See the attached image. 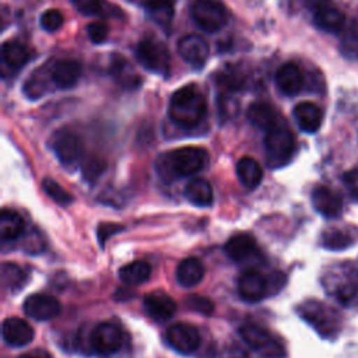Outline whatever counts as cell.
Instances as JSON below:
<instances>
[{
  "instance_id": "cell-4",
  "label": "cell",
  "mask_w": 358,
  "mask_h": 358,
  "mask_svg": "<svg viewBox=\"0 0 358 358\" xmlns=\"http://www.w3.org/2000/svg\"><path fill=\"white\" fill-rule=\"evenodd\" d=\"M298 315L323 338H334L341 330L340 315L317 299H306L298 306Z\"/></svg>"
},
{
  "instance_id": "cell-19",
  "label": "cell",
  "mask_w": 358,
  "mask_h": 358,
  "mask_svg": "<svg viewBox=\"0 0 358 358\" xmlns=\"http://www.w3.org/2000/svg\"><path fill=\"white\" fill-rule=\"evenodd\" d=\"M275 84L284 95H296L303 87L302 71L292 62L284 63L275 73Z\"/></svg>"
},
{
  "instance_id": "cell-39",
  "label": "cell",
  "mask_w": 358,
  "mask_h": 358,
  "mask_svg": "<svg viewBox=\"0 0 358 358\" xmlns=\"http://www.w3.org/2000/svg\"><path fill=\"white\" fill-rule=\"evenodd\" d=\"M185 303L190 310H194L200 315H211L214 310L213 302L207 296H201V295H189Z\"/></svg>"
},
{
  "instance_id": "cell-28",
  "label": "cell",
  "mask_w": 358,
  "mask_h": 358,
  "mask_svg": "<svg viewBox=\"0 0 358 358\" xmlns=\"http://www.w3.org/2000/svg\"><path fill=\"white\" fill-rule=\"evenodd\" d=\"M25 231L24 218L14 210L4 208L0 214V238L1 241H14Z\"/></svg>"
},
{
  "instance_id": "cell-30",
  "label": "cell",
  "mask_w": 358,
  "mask_h": 358,
  "mask_svg": "<svg viewBox=\"0 0 358 358\" xmlns=\"http://www.w3.org/2000/svg\"><path fill=\"white\" fill-rule=\"evenodd\" d=\"M151 275V266L145 260H134L120 267L119 278L129 285H138L145 282Z\"/></svg>"
},
{
  "instance_id": "cell-5",
  "label": "cell",
  "mask_w": 358,
  "mask_h": 358,
  "mask_svg": "<svg viewBox=\"0 0 358 358\" xmlns=\"http://www.w3.org/2000/svg\"><path fill=\"white\" fill-rule=\"evenodd\" d=\"M264 150L267 162L273 168L282 166L291 161L295 152V137L282 120H278L266 131Z\"/></svg>"
},
{
  "instance_id": "cell-18",
  "label": "cell",
  "mask_w": 358,
  "mask_h": 358,
  "mask_svg": "<svg viewBox=\"0 0 358 358\" xmlns=\"http://www.w3.org/2000/svg\"><path fill=\"white\" fill-rule=\"evenodd\" d=\"M50 70V78L55 87L57 88H71L77 84L81 76V66L77 60L63 59L53 63Z\"/></svg>"
},
{
  "instance_id": "cell-29",
  "label": "cell",
  "mask_w": 358,
  "mask_h": 358,
  "mask_svg": "<svg viewBox=\"0 0 358 358\" xmlns=\"http://www.w3.org/2000/svg\"><path fill=\"white\" fill-rule=\"evenodd\" d=\"M1 59L7 67L20 69L31 59V52L18 41H7L1 46Z\"/></svg>"
},
{
  "instance_id": "cell-8",
  "label": "cell",
  "mask_w": 358,
  "mask_h": 358,
  "mask_svg": "<svg viewBox=\"0 0 358 358\" xmlns=\"http://www.w3.org/2000/svg\"><path fill=\"white\" fill-rule=\"evenodd\" d=\"M136 57L147 70L159 76L169 74L171 57L164 43L151 38L141 39L136 48Z\"/></svg>"
},
{
  "instance_id": "cell-42",
  "label": "cell",
  "mask_w": 358,
  "mask_h": 358,
  "mask_svg": "<svg viewBox=\"0 0 358 358\" xmlns=\"http://www.w3.org/2000/svg\"><path fill=\"white\" fill-rule=\"evenodd\" d=\"M123 229L122 225L115 224V222H103L98 225V239H99V245H105V242L115 234L120 232Z\"/></svg>"
},
{
  "instance_id": "cell-25",
  "label": "cell",
  "mask_w": 358,
  "mask_h": 358,
  "mask_svg": "<svg viewBox=\"0 0 358 358\" xmlns=\"http://www.w3.org/2000/svg\"><path fill=\"white\" fill-rule=\"evenodd\" d=\"M236 176L246 189H255L260 185L263 169L253 157H242L236 162Z\"/></svg>"
},
{
  "instance_id": "cell-32",
  "label": "cell",
  "mask_w": 358,
  "mask_h": 358,
  "mask_svg": "<svg viewBox=\"0 0 358 358\" xmlns=\"http://www.w3.org/2000/svg\"><path fill=\"white\" fill-rule=\"evenodd\" d=\"M354 243V235L351 228H329L322 235V245L326 249L340 250Z\"/></svg>"
},
{
  "instance_id": "cell-14",
  "label": "cell",
  "mask_w": 358,
  "mask_h": 358,
  "mask_svg": "<svg viewBox=\"0 0 358 358\" xmlns=\"http://www.w3.org/2000/svg\"><path fill=\"white\" fill-rule=\"evenodd\" d=\"M268 287L266 277L255 268L243 271L238 278V292L241 298L248 302H257L263 299L268 292Z\"/></svg>"
},
{
  "instance_id": "cell-31",
  "label": "cell",
  "mask_w": 358,
  "mask_h": 358,
  "mask_svg": "<svg viewBox=\"0 0 358 358\" xmlns=\"http://www.w3.org/2000/svg\"><path fill=\"white\" fill-rule=\"evenodd\" d=\"M27 278V273L18 264L11 262H4L1 264V285L4 289L15 292L24 287Z\"/></svg>"
},
{
  "instance_id": "cell-33",
  "label": "cell",
  "mask_w": 358,
  "mask_h": 358,
  "mask_svg": "<svg viewBox=\"0 0 358 358\" xmlns=\"http://www.w3.org/2000/svg\"><path fill=\"white\" fill-rule=\"evenodd\" d=\"M150 17L161 25H168L173 17L175 0H143Z\"/></svg>"
},
{
  "instance_id": "cell-16",
  "label": "cell",
  "mask_w": 358,
  "mask_h": 358,
  "mask_svg": "<svg viewBox=\"0 0 358 358\" xmlns=\"http://www.w3.org/2000/svg\"><path fill=\"white\" fill-rule=\"evenodd\" d=\"M144 309L150 317L162 322L175 315L178 305L175 299L164 291H151L144 296Z\"/></svg>"
},
{
  "instance_id": "cell-46",
  "label": "cell",
  "mask_w": 358,
  "mask_h": 358,
  "mask_svg": "<svg viewBox=\"0 0 358 358\" xmlns=\"http://www.w3.org/2000/svg\"><path fill=\"white\" fill-rule=\"evenodd\" d=\"M232 358H248V357H242V355H239V357H235V355H234Z\"/></svg>"
},
{
  "instance_id": "cell-34",
  "label": "cell",
  "mask_w": 358,
  "mask_h": 358,
  "mask_svg": "<svg viewBox=\"0 0 358 358\" xmlns=\"http://www.w3.org/2000/svg\"><path fill=\"white\" fill-rule=\"evenodd\" d=\"M52 83V78H50V70H49V76L45 77V66H42L39 70H36L35 73H32L25 84H24V92L25 95L29 98V99H38L41 98L46 90H48V83ZM53 84V83H52Z\"/></svg>"
},
{
  "instance_id": "cell-26",
  "label": "cell",
  "mask_w": 358,
  "mask_h": 358,
  "mask_svg": "<svg viewBox=\"0 0 358 358\" xmlns=\"http://www.w3.org/2000/svg\"><path fill=\"white\" fill-rule=\"evenodd\" d=\"M248 120L257 129L268 130L273 127L278 120V115L275 113L274 108L266 102H253L246 112Z\"/></svg>"
},
{
  "instance_id": "cell-43",
  "label": "cell",
  "mask_w": 358,
  "mask_h": 358,
  "mask_svg": "<svg viewBox=\"0 0 358 358\" xmlns=\"http://www.w3.org/2000/svg\"><path fill=\"white\" fill-rule=\"evenodd\" d=\"M343 180L347 186V189L350 190V193L358 199V165L348 169L344 176H343Z\"/></svg>"
},
{
  "instance_id": "cell-35",
  "label": "cell",
  "mask_w": 358,
  "mask_h": 358,
  "mask_svg": "<svg viewBox=\"0 0 358 358\" xmlns=\"http://www.w3.org/2000/svg\"><path fill=\"white\" fill-rule=\"evenodd\" d=\"M42 187H43V190L46 192V194L53 200V201H56L57 204H60V206H69V204H71L73 203V196L67 192V190H64L63 187H62V185H59L56 180H53V179H50V178H46V179H43L42 180Z\"/></svg>"
},
{
  "instance_id": "cell-15",
  "label": "cell",
  "mask_w": 358,
  "mask_h": 358,
  "mask_svg": "<svg viewBox=\"0 0 358 358\" xmlns=\"http://www.w3.org/2000/svg\"><path fill=\"white\" fill-rule=\"evenodd\" d=\"M1 336L7 345L22 347L32 341L35 333L32 326L25 319L13 316L4 319L1 324Z\"/></svg>"
},
{
  "instance_id": "cell-7",
  "label": "cell",
  "mask_w": 358,
  "mask_h": 358,
  "mask_svg": "<svg viewBox=\"0 0 358 358\" xmlns=\"http://www.w3.org/2000/svg\"><path fill=\"white\" fill-rule=\"evenodd\" d=\"M192 18L204 32L221 31L228 22V11L217 0H196L192 6Z\"/></svg>"
},
{
  "instance_id": "cell-27",
  "label": "cell",
  "mask_w": 358,
  "mask_h": 358,
  "mask_svg": "<svg viewBox=\"0 0 358 358\" xmlns=\"http://www.w3.org/2000/svg\"><path fill=\"white\" fill-rule=\"evenodd\" d=\"M185 196L197 207H208L214 201L213 187L210 182L203 178L192 179L185 187Z\"/></svg>"
},
{
  "instance_id": "cell-20",
  "label": "cell",
  "mask_w": 358,
  "mask_h": 358,
  "mask_svg": "<svg viewBox=\"0 0 358 358\" xmlns=\"http://www.w3.org/2000/svg\"><path fill=\"white\" fill-rule=\"evenodd\" d=\"M294 117L302 131L315 133L322 124L323 113L313 102H301L294 108Z\"/></svg>"
},
{
  "instance_id": "cell-36",
  "label": "cell",
  "mask_w": 358,
  "mask_h": 358,
  "mask_svg": "<svg viewBox=\"0 0 358 358\" xmlns=\"http://www.w3.org/2000/svg\"><path fill=\"white\" fill-rule=\"evenodd\" d=\"M217 80L228 91H238L245 84L243 74L235 67H228L225 70L222 69V71L220 73Z\"/></svg>"
},
{
  "instance_id": "cell-6",
  "label": "cell",
  "mask_w": 358,
  "mask_h": 358,
  "mask_svg": "<svg viewBox=\"0 0 358 358\" xmlns=\"http://www.w3.org/2000/svg\"><path fill=\"white\" fill-rule=\"evenodd\" d=\"M242 340L263 358H284L285 350L282 344L264 327L256 323H246L239 327Z\"/></svg>"
},
{
  "instance_id": "cell-3",
  "label": "cell",
  "mask_w": 358,
  "mask_h": 358,
  "mask_svg": "<svg viewBox=\"0 0 358 358\" xmlns=\"http://www.w3.org/2000/svg\"><path fill=\"white\" fill-rule=\"evenodd\" d=\"M323 287L338 303L358 306V264L345 262L331 266L322 278Z\"/></svg>"
},
{
  "instance_id": "cell-45",
  "label": "cell",
  "mask_w": 358,
  "mask_h": 358,
  "mask_svg": "<svg viewBox=\"0 0 358 358\" xmlns=\"http://www.w3.org/2000/svg\"><path fill=\"white\" fill-rule=\"evenodd\" d=\"M305 4L310 10L316 11V10H319V8L324 7V6H329V0H305Z\"/></svg>"
},
{
  "instance_id": "cell-2",
  "label": "cell",
  "mask_w": 358,
  "mask_h": 358,
  "mask_svg": "<svg viewBox=\"0 0 358 358\" xmlns=\"http://www.w3.org/2000/svg\"><path fill=\"white\" fill-rule=\"evenodd\" d=\"M208 162V154L200 147H182L162 154L157 161V169L164 179L178 176H190L201 169Z\"/></svg>"
},
{
  "instance_id": "cell-13",
  "label": "cell",
  "mask_w": 358,
  "mask_h": 358,
  "mask_svg": "<svg viewBox=\"0 0 358 358\" xmlns=\"http://www.w3.org/2000/svg\"><path fill=\"white\" fill-rule=\"evenodd\" d=\"M168 344L182 354L193 352L200 344L197 329L189 323H175L166 331Z\"/></svg>"
},
{
  "instance_id": "cell-40",
  "label": "cell",
  "mask_w": 358,
  "mask_h": 358,
  "mask_svg": "<svg viewBox=\"0 0 358 358\" xmlns=\"http://www.w3.org/2000/svg\"><path fill=\"white\" fill-rule=\"evenodd\" d=\"M88 38L94 43H102L109 35V27L103 21H94L87 27Z\"/></svg>"
},
{
  "instance_id": "cell-44",
  "label": "cell",
  "mask_w": 358,
  "mask_h": 358,
  "mask_svg": "<svg viewBox=\"0 0 358 358\" xmlns=\"http://www.w3.org/2000/svg\"><path fill=\"white\" fill-rule=\"evenodd\" d=\"M18 358H52V355H50L46 350L35 348V350H32V351H28V352L21 354Z\"/></svg>"
},
{
  "instance_id": "cell-21",
  "label": "cell",
  "mask_w": 358,
  "mask_h": 358,
  "mask_svg": "<svg viewBox=\"0 0 358 358\" xmlns=\"http://www.w3.org/2000/svg\"><path fill=\"white\" fill-rule=\"evenodd\" d=\"M225 253L234 262H243L256 253V241L250 234H236L225 243Z\"/></svg>"
},
{
  "instance_id": "cell-23",
  "label": "cell",
  "mask_w": 358,
  "mask_h": 358,
  "mask_svg": "<svg viewBox=\"0 0 358 358\" xmlns=\"http://www.w3.org/2000/svg\"><path fill=\"white\" fill-rule=\"evenodd\" d=\"M204 277V264L197 257L183 259L176 268V280L185 288L196 287Z\"/></svg>"
},
{
  "instance_id": "cell-12",
  "label": "cell",
  "mask_w": 358,
  "mask_h": 358,
  "mask_svg": "<svg viewBox=\"0 0 358 358\" xmlns=\"http://www.w3.org/2000/svg\"><path fill=\"white\" fill-rule=\"evenodd\" d=\"M178 52L187 64L199 69L206 64L210 48L203 36L189 34L178 41Z\"/></svg>"
},
{
  "instance_id": "cell-17",
  "label": "cell",
  "mask_w": 358,
  "mask_h": 358,
  "mask_svg": "<svg viewBox=\"0 0 358 358\" xmlns=\"http://www.w3.org/2000/svg\"><path fill=\"white\" fill-rule=\"evenodd\" d=\"M312 206L326 218H337L343 213V200L340 194L326 186H317L312 192Z\"/></svg>"
},
{
  "instance_id": "cell-22",
  "label": "cell",
  "mask_w": 358,
  "mask_h": 358,
  "mask_svg": "<svg viewBox=\"0 0 358 358\" xmlns=\"http://www.w3.org/2000/svg\"><path fill=\"white\" fill-rule=\"evenodd\" d=\"M109 73L115 83L123 90H134L140 85V76L136 73L134 67L122 57H115L110 63Z\"/></svg>"
},
{
  "instance_id": "cell-38",
  "label": "cell",
  "mask_w": 358,
  "mask_h": 358,
  "mask_svg": "<svg viewBox=\"0 0 358 358\" xmlns=\"http://www.w3.org/2000/svg\"><path fill=\"white\" fill-rule=\"evenodd\" d=\"M103 169H105V162L96 157L87 158L81 166L83 175L88 182H95L99 178V175L103 172Z\"/></svg>"
},
{
  "instance_id": "cell-24",
  "label": "cell",
  "mask_w": 358,
  "mask_h": 358,
  "mask_svg": "<svg viewBox=\"0 0 358 358\" xmlns=\"http://www.w3.org/2000/svg\"><path fill=\"white\" fill-rule=\"evenodd\" d=\"M313 21L317 28L330 34H338L345 25L344 14L330 4L316 10Z\"/></svg>"
},
{
  "instance_id": "cell-9",
  "label": "cell",
  "mask_w": 358,
  "mask_h": 358,
  "mask_svg": "<svg viewBox=\"0 0 358 358\" xmlns=\"http://www.w3.org/2000/svg\"><path fill=\"white\" fill-rule=\"evenodd\" d=\"M50 145L57 159L64 166L76 165L83 155V141L80 136L69 129L57 130L52 136Z\"/></svg>"
},
{
  "instance_id": "cell-10",
  "label": "cell",
  "mask_w": 358,
  "mask_h": 358,
  "mask_svg": "<svg viewBox=\"0 0 358 358\" xmlns=\"http://www.w3.org/2000/svg\"><path fill=\"white\" fill-rule=\"evenodd\" d=\"M123 343V334L119 326L112 322L98 323L90 336V344L92 350L102 355L116 352Z\"/></svg>"
},
{
  "instance_id": "cell-37",
  "label": "cell",
  "mask_w": 358,
  "mask_h": 358,
  "mask_svg": "<svg viewBox=\"0 0 358 358\" xmlns=\"http://www.w3.org/2000/svg\"><path fill=\"white\" fill-rule=\"evenodd\" d=\"M64 22L63 14L56 8H49L41 15V27L48 32L57 31Z\"/></svg>"
},
{
  "instance_id": "cell-1",
  "label": "cell",
  "mask_w": 358,
  "mask_h": 358,
  "mask_svg": "<svg viewBox=\"0 0 358 358\" xmlns=\"http://www.w3.org/2000/svg\"><path fill=\"white\" fill-rule=\"evenodd\" d=\"M168 112L175 124L193 129L204 120L207 102L196 85H185L172 94Z\"/></svg>"
},
{
  "instance_id": "cell-41",
  "label": "cell",
  "mask_w": 358,
  "mask_h": 358,
  "mask_svg": "<svg viewBox=\"0 0 358 358\" xmlns=\"http://www.w3.org/2000/svg\"><path fill=\"white\" fill-rule=\"evenodd\" d=\"M76 10L85 15H95L102 13V0H70Z\"/></svg>"
},
{
  "instance_id": "cell-11",
  "label": "cell",
  "mask_w": 358,
  "mask_h": 358,
  "mask_svg": "<svg viewBox=\"0 0 358 358\" xmlns=\"http://www.w3.org/2000/svg\"><path fill=\"white\" fill-rule=\"evenodd\" d=\"M22 309L25 315L31 319L45 322L56 317L60 310L62 305L57 298L49 295V294H31L24 301Z\"/></svg>"
}]
</instances>
